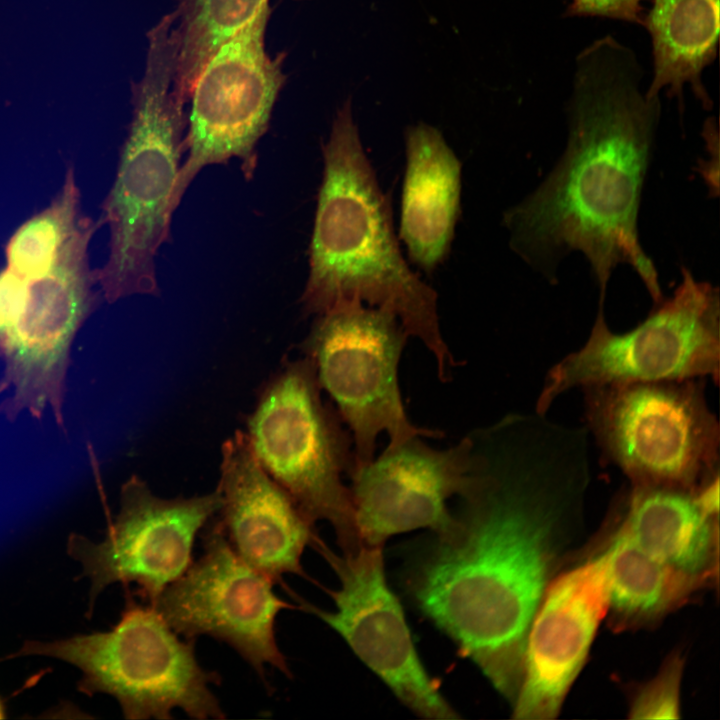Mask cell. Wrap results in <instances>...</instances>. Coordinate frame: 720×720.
<instances>
[{
	"mask_svg": "<svg viewBox=\"0 0 720 720\" xmlns=\"http://www.w3.org/2000/svg\"><path fill=\"white\" fill-rule=\"evenodd\" d=\"M616 531L709 583L718 575L719 479L699 489L630 483Z\"/></svg>",
	"mask_w": 720,
	"mask_h": 720,
	"instance_id": "cell-18",
	"label": "cell"
},
{
	"mask_svg": "<svg viewBox=\"0 0 720 720\" xmlns=\"http://www.w3.org/2000/svg\"><path fill=\"white\" fill-rule=\"evenodd\" d=\"M707 379L590 386L585 428L630 483L699 489L719 479L720 424Z\"/></svg>",
	"mask_w": 720,
	"mask_h": 720,
	"instance_id": "cell-5",
	"label": "cell"
},
{
	"mask_svg": "<svg viewBox=\"0 0 720 720\" xmlns=\"http://www.w3.org/2000/svg\"><path fill=\"white\" fill-rule=\"evenodd\" d=\"M652 39L653 78L646 93L659 96L663 88L683 105V88L690 84L703 107L711 99L702 72L715 59L719 41V0H653L643 16Z\"/></svg>",
	"mask_w": 720,
	"mask_h": 720,
	"instance_id": "cell-20",
	"label": "cell"
},
{
	"mask_svg": "<svg viewBox=\"0 0 720 720\" xmlns=\"http://www.w3.org/2000/svg\"><path fill=\"white\" fill-rule=\"evenodd\" d=\"M643 70L612 36L576 58L566 149L545 180L504 212L511 249L548 280L571 252L590 264L604 304L614 269L628 264L653 301L662 292L638 236L642 188L660 120L659 96L642 90Z\"/></svg>",
	"mask_w": 720,
	"mask_h": 720,
	"instance_id": "cell-2",
	"label": "cell"
},
{
	"mask_svg": "<svg viewBox=\"0 0 720 720\" xmlns=\"http://www.w3.org/2000/svg\"><path fill=\"white\" fill-rule=\"evenodd\" d=\"M246 437L266 473L313 524L326 521L341 551L363 543L350 488L351 434L336 409L323 401L310 360L289 362L273 378L250 415Z\"/></svg>",
	"mask_w": 720,
	"mask_h": 720,
	"instance_id": "cell-6",
	"label": "cell"
},
{
	"mask_svg": "<svg viewBox=\"0 0 720 720\" xmlns=\"http://www.w3.org/2000/svg\"><path fill=\"white\" fill-rule=\"evenodd\" d=\"M222 505L214 491L165 499L132 475L121 487L119 512L103 541L72 534L67 552L91 581L90 609L108 585L136 583L153 602L191 565L195 539Z\"/></svg>",
	"mask_w": 720,
	"mask_h": 720,
	"instance_id": "cell-14",
	"label": "cell"
},
{
	"mask_svg": "<svg viewBox=\"0 0 720 720\" xmlns=\"http://www.w3.org/2000/svg\"><path fill=\"white\" fill-rule=\"evenodd\" d=\"M273 581L246 564L222 528L203 533V553L150 605L178 635H208L221 640L266 684L265 665L291 676L275 637L278 613L292 605L273 591Z\"/></svg>",
	"mask_w": 720,
	"mask_h": 720,
	"instance_id": "cell-12",
	"label": "cell"
},
{
	"mask_svg": "<svg viewBox=\"0 0 720 720\" xmlns=\"http://www.w3.org/2000/svg\"><path fill=\"white\" fill-rule=\"evenodd\" d=\"M83 217L75 170L68 167L63 184L49 205L25 221L8 240L6 267L28 280L43 275Z\"/></svg>",
	"mask_w": 720,
	"mask_h": 720,
	"instance_id": "cell-23",
	"label": "cell"
},
{
	"mask_svg": "<svg viewBox=\"0 0 720 720\" xmlns=\"http://www.w3.org/2000/svg\"><path fill=\"white\" fill-rule=\"evenodd\" d=\"M170 13L148 32L145 69L132 87V119L121 148L101 224L109 227V254L96 270L104 298L158 294L155 257L167 241L176 210L185 126L175 86L177 40Z\"/></svg>",
	"mask_w": 720,
	"mask_h": 720,
	"instance_id": "cell-4",
	"label": "cell"
},
{
	"mask_svg": "<svg viewBox=\"0 0 720 720\" xmlns=\"http://www.w3.org/2000/svg\"><path fill=\"white\" fill-rule=\"evenodd\" d=\"M683 663L670 657L660 671L637 692L630 705L632 719L680 718V688Z\"/></svg>",
	"mask_w": 720,
	"mask_h": 720,
	"instance_id": "cell-24",
	"label": "cell"
},
{
	"mask_svg": "<svg viewBox=\"0 0 720 720\" xmlns=\"http://www.w3.org/2000/svg\"><path fill=\"white\" fill-rule=\"evenodd\" d=\"M217 488L219 524L235 553L273 582L305 576L301 558L318 538L314 524L262 468L241 431L222 445Z\"/></svg>",
	"mask_w": 720,
	"mask_h": 720,
	"instance_id": "cell-17",
	"label": "cell"
},
{
	"mask_svg": "<svg viewBox=\"0 0 720 720\" xmlns=\"http://www.w3.org/2000/svg\"><path fill=\"white\" fill-rule=\"evenodd\" d=\"M408 338L396 315L363 303H344L317 315L307 336L306 357L317 382L351 434L353 467L375 457L382 433L388 443L444 435L416 426L406 412L398 370Z\"/></svg>",
	"mask_w": 720,
	"mask_h": 720,
	"instance_id": "cell-10",
	"label": "cell"
},
{
	"mask_svg": "<svg viewBox=\"0 0 720 720\" xmlns=\"http://www.w3.org/2000/svg\"><path fill=\"white\" fill-rule=\"evenodd\" d=\"M339 579L330 591L335 610L303 604L335 630L355 655L415 715L433 720L459 718L420 660L399 599L385 574L383 546L362 544L334 553L318 538L312 546Z\"/></svg>",
	"mask_w": 720,
	"mask_h": 720,
	"instance_id": "cell-13",
	"label": "cell"
},
{
	"mask_svg": "<svg viewBox=\"0 0 720 720\" xmlns=\"http://www.w3.org/2000/svg\"><path fill=\"white\" fill-rule=\"evenodd\" d=\"M268 0H180L175 14V90L185 103L201 70L233 35L250 23Z\"/></svg>",
	"mask_w": 720,
	"mask_h": 720,
	"instance_id": "cell-22",
	"label": "cell"
},
{
	"mask_svg": "<svg viewBox=\"0 0 720 720\" xmlns=\"http://www.w3.org/2000/svg\"><path fill=\"white\" fill-rule=\"evenodd\" d=\"M604 306L585 343L547 371L535 411L547 414L573 389L659 380L711 379L720 376L719 289L697 281L682 268L672 297L656 304L633 329L617 333L608 326Z\"/></svg>",
	"mask_w": 720,
	"mask_h": 720,
	"instance_id": "cell-8",
	"label": "cell"
},
{
	"mask_svg": "<svg viewBox=\"0 0 720 720\" xmlns=\"http://www.w3.org/2000/svg\"><path fill=\"white\" fill-rule=\"evenodd\" d=\"M643 0H570L568 16H598L642 24Z\"/></svg>",
	"mask_w": 720,
	"mask_h": 720,
	"instance_id": "cell-25",
	"label": "cell"
},
{
	"mask_svg": "<svg viewBox=\"0 0 720 720\" xmlns=\"http://www.w3.org/2000/svg\"><path fill=\"white\" fill-rule=\"evenodd\" d=\"M399 238L410 261L432 273L449 256L461 210L462 164L442 133L426 123L405 134Z\"/></svg>",
	"mask_w": 720,
	"mask_h": 720,
	"instance_id": "cell-19",
	"label": "cell"
},
{
	"mask_svg": "<svg viewBox=\"0 0 720 720\" xmlns=\"http://www.w3.org/2000/svg\"><path fill=\"white\" fill-rule=\"evenodd\" d=\"M27 655L78 667L83 673L79 690L115 697L126 719H171L175 708L194 719L225 718L210 688L220 683V676L199 664L194 639H180L151 605L129 599L110 631L25 641L11 657Z\"/></svg>",
	"mask_w": 720,
	"mask_h": 720,
	"instance_id": "cell-7",
	"label": "cell"
},
{
	"mask_svg": "<svg viewBox=\"0 0 720 720\" xmlns=\"http://www.w3.org/2000/svg\"><path fill=\"white\" fill-rule=\"evenodd\" d=\"M468 435L470 478L451 523L411 545L401 583L512 704L531 621L584 520L589 434L534 411Z\"/></svg>",
	"mask_w": 720,
	"mask_h": 720,
	"instance_id": "cell-1",
	"label": "cell"
},
{
	"mask_svg": "<svg viewBox=\"0 0 720 720\" xmlns=\"http://www.w3.org/2000/svg\"><path fill=\"white\" fill-rule=\"evenodd\" d=\"M324 170L301 296L315 316L344 304L387 310L433 355L447 382L457 367L441 332L436 291L404 258L388 198L363 148L350 100L323 147Z\"/></svg>",
	"mask_w": 720,
	"mask_h": 720,
	"instance_id": "cell-3",
	"label": "cell"
},
{
	"mask_svg": "<svg viewBox=\"0 0 720 720\" xmlns=\"http://www.w3.org/2000/svg\"><path fill=\"white\" fill-rule=\"evenodd\" d=\"M101 221L84 216L49 270L27 279L0 314V413L41 419L50 409L65 431L63 404L73 340L98 304L89 244Z\"/></svg>",
	"mask_w": 720,
	"mask_h": 720,
	"instance_id": "cell-9",
	"label": "cell"
},
{
	"mask_svg": "<svg viewBox=\"0 0 720 720\" xmlns=\"http://www.w3.org/2000/svg\"><path fill=\"white\" fill-rule=\"evenodd\" d=\"M608 611L606 549L565 571L548 585L526 637L513 718H555Z\"/></svg>",
	"mask_w": 720,
	"mask_h": 720,
	"instance_id": "cell-16",
	"label": "cell"
},
{
	"mask_svg": "<svg viewBox=\"0 0 720 720\" xmlns=\"http://www.w3.org/2000/svg\"><path fill=\"white\" fill-rule=\"evenodd\" d=\"M3 717H4V716H3V710H2V706H1V704H0V718H3Z\"/></svg>",
	"mask_w": 720,
	"mask_h": 720,
	"instance_id": "cell-26",
	"label": "cell"
},
{
	"mask_svg": "<svg viewBox=\"0 0 720 720\" xmlns=\"http://www.w3.org/2000/svg\"><path fill=\"white\" fill-rule=\"evenodd\" d=\"M269 15L267 7L224 42L192 87L188 154L176 183L175 209L205 166L240 158L247 172L254 167L255 146L285 81L283 55L272 58L265 49Z\"/></svg>",
	"mask_w": 720,
	"mask_h": 720,
	"instance_id": "cell-11",
	"label": "cell"
},
{
	"mask_svg": "<svg viewBox=\"0 0 720 720\" xmlns=\"http://www.w3.org/2000/svg\"><path fill=\"white\" fill-rule=\"evenodd\" d=\"M416 435L385 449L349 472L358 535L363 544L384 546L396 534L417 529L440 532L452 520L449 500L470 478L472 442L467 434L436 449Z\"/></svg>",
	"mask_w": 720,
	"mask_h": 720,
	"instance_id": "cell-15",
	"label": "cell"
},
{
	"mask_svg": "<svg viewBox=\"0 0 720 720\" xmlns=\"http://www.w3.org/2000/svg\"><path fill=\"white\" fill-rule=\"evenodd\" d=\"M606 547L608 611L615 627L656 622L709 582L650 556L615 530Z\"/></svg>",
	"mask_w": 720,
	"mask_h": 720,
	"instance_id": "cell-21",
	"label": "cell"
}]
</instances>
